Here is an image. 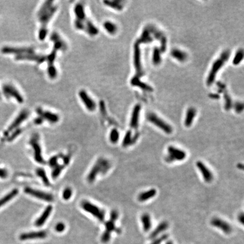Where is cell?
Returning a JSON list of instances; mask_svg holds the SVG:
<instances>
[{
    "mask_svg": "<svg viewBox=\"0 0 244 244\" xmlns=\"http://www.w3.org/2000/svg\"><path fill=\"white\" fill-rule=\"evenodd\" d=\"M2 92L7 98H14L18 102H24L23 97L14 86L10 84H5L2 86Z\"/></svg>",
    "mask_w": 244,
    "mask_h": 244,
    "instance_id": "9",
    "label": "cell"
},
{
    "mask_svg": "<svg viewBox=\"0 0 244 244\" xmlns=\"http://www.w3.org/2000/svg\"><path fill=\"white\" fill-rule=\"evenodd\" d=\"M36 173L40 178H41L44 183L46 186H49V185H50V183L49 182V181L48 178H47V176L46 175V173H45V172L43 169L38 168L36 170Z\"/></svg>",
    "mask_w": 244,
    "mask_h": 244,
    "instance_id": "40",
    "label": "cell"
},
{
    "mask_svg": "<svg viewBox=\"0 0 244 244\" xmlns=\"http://www.w3.org/2000/svg\"><path fill=\"white\" fill-rule=\"evenodd\" d=\"M22 132V130L18 128V130H15V131H14V132L11 134V136H10L8 138H7V141H13L14 138H15L18 136L19 135V134L21 133Z\"/></svg>",
    "mask_w": 244,
    "mask_h": 244,
    "instance_id": "47",
    "label": "cell"
},
{
    "mask_svg": "<svg viewBox=\"0 0 244 244\" xmlns=\"http://www.w3.org/2000/svg\"><path fill=\"white\" fill-rule=\"evenodd\" d=\"M237 167L240 170H243V168H244V165L243 164H241V163H239L237 164Z\"/></svg>",
    "mask_w": 244,
    "mask_h": 244,
    "instance_id": "53",
    "label": "cell"
},
{
    "mask_svg": "<svg viewBox=\"0 0 244 244\" xmlns=\"http://www.w3.org/2000/svg\"><path fill=\"white\" fill-rule=\"evenodd\" d=\"M118 217H119L118 213L116 210H113L111 212V215H110V220L115 222L118 219Z\"/></svg>",
    "mask_w": 244,
    "mask_h": 244,
    "instance_id": "48",
    "label": "cell"
},
{
    "mask_svg": "<svg viewBox=\"0 0 244 244\" xmlns=\"http://www.w3.org/2000/svg\"><path fill=\"white\" fill-rule=\"evenodd\" d=\"M81 206L84 210L92 214L98 221L102 222L104 220L105 211L96 205H93L89 201H84L82 202Z\"/></svg>",
    "mask_w": 244,
    "mask_h": 244,
    "instance_id": "6",
    "label": "cell"
},
{
    "mask_svg": "<svg viewBox=\"0 0 244 244\" xmlns=\"http://www.w3.org/2000/svg\"><path fill=\"white\" fill-rule=\"evenodd\" d=\"M103 27L105 31L110 35H115L118 31V27L116 24L109 21L104 23Z\"/></svg>",
    "mask_w": 244,
    "mask_h": 244,
    "instance_id": "33",
    "label": "cell"
},
{
    "mask_svg": "<svg viewBox=\"0 0 244 244\" xmlns=\"http://www.w3.org/2000/svg\"><path fill=\"white\" fill-rule=\"evenodd\" d=\"M47 236V233L45 231H38V232H31L24 233L21 235L19 239L22 241H25L32 239H44Z\"/></svg>",
    "mask_w": 244,
    "mask_h": 244,
    "instance_id": "22",
    "label": "cell"
},
{
    "mask_svg": "<svg viewBox=\"0 0 244 244\" xmlns=\"http://www.w3.org/2000/svg\"><path fill=\"white\" fill-rule=\"evenodd\" d=\"M196 166L200 170L205 181L208 183L211 182L214 178V176L210 169L202 161L200 160L197 162Z\"/></svg>",
    "mask_w": 244,
    "mask_h": 244,
    "instance_id": "20",
    "label": "cell"
},
{
    "mask_svg": "<svg viewBox=\"0 0 244 244\" xmlns=\"http://www.w3.org/2000/svg\"><path fill=\"white\" fill-rule=\"evenodd\" d=\"M166 244H174V243L171 241H168L166 243Z\"/></svg>",
    "mask_w": 244,
    "mask_h": 244,
    "instance_id": "54",
    "label": "cell"
},
{
    "mask_svg": "<svg viewBox=\"0 0 244 244\" xmlns=\"http://www.w3.org/2000/svg\"><path fill=\"white\" fill-rule=\"evenodd\" d=\"M54 1H46L41 5L37 12V17L41 24L39 31V38L43 41L47 33V25L57 10Z\"/></svg>",
    "mask_w": 244,
    "mask_h": 244,
    "instance_id": "1",
    "label": "cell"
},
{
    "mask_svg": "<svg viewBox=\"0 0 244 244\" xmlns=\"http://www.w3.org/2000/svg\"><path fill=\"white\" fill-rule=\"evenodd\" d=\"M161 53L162 51L159 48L155 47L153 49L152 53V62L155 66L160 65L162 62Z\"/></svg>",
    "mask_w": 244,
    "mask_h": 244,
    "instance_id": "34",
    "label": "cell"
},
{
    "mask_svg": "<svg viewBox=\"0 0 244 244\" xmlns=\"http://www.w3.org/2000/svg\"><path fill=\"white\" fill-rule=\"evenodd\" d=\"M209 97L211 98L215 99V100H217V99L218 100V98H220V96L217 93H211L209 94Z\"/></svg>",
    "mask_w": 244,
    "mask_h": 244,
    "instance_id": "51",
    "label": "cell"
},
{
    "mask_svg": "<svg viewBox=\"0 0 244 244\" xmlns=\"http://www.w3.org/2000/svg\"><path fill=\"white\" fill-rule=\"evenodd\" d=\"M36 111L41 118L43 120L45 119L49 123H56L59 120V116L50 111H44L41 109H38L36 110Z\"/></svg>",
    "mask_w": 244,
    "mask_h": 244,
    "instance_id": "21",
    "label": "cell"
},
{
    "mask_svg": "<svg viewBox=\"0 0 244 244\" xmlns=\"http://www.w3.org/2000/svg\"><path fill=\"white\" fill-rule=\"evenodd\" d=\"M141 110V105L139 104L135 105L133 108L130 120V127L134 130L137 129L138 127L139 116Z\"/></svg>",
    "mask_w": 244,
    "mask_h": 244,
    "instance_id": "23",
    "label": "cell"
},
{
    "mask_svg": "<svg viewBox=\"0 0 244 244\" xmlns=\"http://www.w3.org/2000/svg\"><path fill=\"white\" fill-rule=\"evenodd\" d=\"M167 151L168 154L165 157V160L168 163H171L175 160H183L187 156V154L184 150L172 146H168Z\"/></svg>",
    "mask_w": 244,
    "mask_h": 244,
    "instance_id": "7",
    "label": "cell"
},
{
    "mask_svg": "<svg viewBox=\"0 0 244 244\" xmlns=\"http://www.w3.org/2000/svg\"><path fill=\"white\" fill-rule=\"evenodd\" d=\"M43 119L42 118H41L40 116H39L38 118H37L35 120V123L36 124H40L43 123Z\"/></svg>",
    "mask_w": 244,
    "mask_h": 244,
    "instance_id": "52",
    "label": "cell"
},
{
    "mask_svg": "<svg viewBox=\"0 0 244 244\" xmlns=\"http://www.w3.org/2000/svg\"><path fill=\"white\" fill-rule=\"evenodd\" d=\"M7 176H8L7 171L5 169L0 168V178H5L7 177Z\"/></svg>",
    "mask_w": 244,
    "mask_h": 244,
    "instance_id": "49",
    "label": "cell"
},
{
    "mask_svg": "<svg viewBox=\"0 0 244 244\" xmlns=\"http://www.w3.org/2000/svg\"><path fill=\"white\" fill-rule=\"evenodd\" d=\"M50 40L53 43L54 50L65 51L67 49L66 43L57 32H53L50 36Z\"/></svg>",
    "mask_w": 244,
    "mask_h": 244,
    "instance_id": "19",
    "label": "cell"
},
{
    "mask_svg": "<svg viewBox=\"0 0 244 244\" xmlns=\"http://www.w3.org/2000/svg\"><path fill=\"white\" fill-rule=\"evenodd\" d=\"M79 97L88 110L93 111L96 110V104L95 101L86 90H80L79 92Z\"/></svg>",
    "mask_w": 244,
    "mask_h": 244,
    "instance_id": "15",
    "label": "cell"
},
{
    "mask_svg": "<svg viewBox=\"0 0 244 244\" xmlns=\"http://www.w3.org/2000/svg\"><path fill=\"white\" fill-rule=\"evenodd\" d=\"M141 221L144 231L146 232L149 231L152 228V220L150 216L147 213L143 214L141 217Z\"/></svg>",
    "mask_w": 244,
    "mask_h": 244,
    "instance_id": "31",
    "label": "cell"
},
{
    "mask_svg": "<svg viewBox=\"0 0 244 244\" xmlns=\"http://www.w3.org/2000/svg\"><path fill=\"white\" fill-rule=\"evenodd\" d=\"M133 64L136 70V76L138 77H142L144 75V71L143 70L141 58V50L140 45L136 43L134 45L133 52Z\"/></svg>",
    "mask_w": 244,
    "mask_h": 244,
    "instance_id": "8",
    "label": "cell"
},
{
    "mask_svg": "<svg viewBox=\"0 0 244 244\" xmlns=\"http://www.w3.org/2000/svg\"><path fill=\"white\" fill-rule=\"evenodd\" d=\"M223 91H224V102H225L224 109L225 110L228 111L233 106L232 99L231 96L229 95V94L227 92V90L224 89Z\"/></svg>",
    "mask_w": 244,
    "mask_h": 244,
    "instance_id": "37",
    "label": "cell"
},
{
    "mask_svg": "<svg viewBox=\"0 0 244 244\" xmlns=\"http://www.w3.org/2000/svg\"><path fill=\"white\" fill-rule=\"evenodd\" d=\"M110 167V163L107 160L102 158L99 159L89 172L87 178L88 181L89 182H93L99 173H105L109 169Z\"/></svg>",
    "mask_w": 244,
    "mask_h": 244,
    "instance_id": "4",
    "label": "cell"
},
{
    "mask_svg": "<svg viewBox=\"0 0 244 244\" xmlns=\"http://www.w3.org/2000/svg\"><path fill=\"white\" fill-rule=\"evenodd\" d=\"M63 168H64L63 166L55 167L52 172V177L53 178H57L58 176V175L60 174V173L61 172Z\"/></svg>",
    "mask_w": 244,
    "mask_h": 244,
    "instance_id": "45",
    "label": "cell"
},
{
    "mask_svg": "<svg viewBox=\"0 0 244 244\" xmlns=\"http://www.w3.org/2000/svg\"><path fill=\"white\" fill-rule=\"evenodd\" d=\"M132 132L131 131H128L123 138V146L124 147H127L130 145H132Z\"/></svg>",
    "mask_w": 244,
    "mask_h": 244,
    "instance_id": "39",
    "label": "cell"
},
{
    "mask_svg": "<svg viewBox=\"0 0 244 244\" xmlns=\"http://www.w3.org/2000/svg\"><path fill=\"white\" fill-rule=\"evenodd\" d=\"M30 144L34 150V157L36 161L41 164L45 163L44 160L41 154V148L39 142V137L37 134L33 135L30 140Z\"/></svg>",
    "mask_w": 244,
    "mask_h": 244,
    "instance_id": "13",
    "label": "cell"
},
{
    "mask_svg": "<svg viewBox=\"0 0 244 244\" xmlns=\"http://www.w3.org/2000/svg\"><path fill=\"white\" fill-rule=\"evenodd\" d=\"M156 195V191L155 189H151L147 191L143 192L139 194L138 196V200L140 202H145L150 200Z\"/></svg>",
    "mask_w": 244,
    "mask_h": 244,
    "instance_id": "30",
    "label": "cell"
},
{
    "mask_svg": "<svg viewBox=\"0 0 244 244\" xmlns=\"http://www.w3.org/2000/svg\"><path fill=\"white\" fill-rule=\"evenodd\" d=\"M28 111L27 110H23L21 111L19 114V115L17 116V117L15 119V120L13 121V122L10 125V126L7 129V130L5 132L4 134L5 136H7V134L10 132L17 128L28 118Z\"/></svg>",
    "mask_w": 244,
    "mask_h": 244,
    "instance_id": "16",
    "label": "cell"
},
{
    "mask_svg": "<svg viewBox=\"0 0 244 244\" xmlns=\"http://www.w3.org/2000/svg\"><path fill=\"white\" fill-rule=\"evenodd\" d=\"M53 207L51 206H48L44 210L41 216L35 221V225L36 227H40L44 224L45 223L49 218V217L52 211Z\"/></svg>",
    "mask_w": 244,
    "mask_h": 244,
    "instance_id": "26",
    "label": "cell"
},
{
    "mask_svg": "<svg viewBox=\"0 0 244 244\" xmlns=\"http://www.w3.org/2000/svg\"><path fill=\"white\" fill-rule=\"evenodd\" d=\"M72 195V191L70 188H66L62 193V197L65 200H68Z\"/></svg>",
    "mask_w": 244,
    "mask_h": 244,
    "instance_id": "43",
    "label": "cell"
},
{
    "mask_svg": "<svg viewBox=\"0 0 244 244\" xmlns=\"http://www.w3.org/2000/svg\"><path fill=\"white\" fill-rule=\"evenodd\" d=\"M15 59L17 61H31L36 62L38 64H41L46 61V56L36 54L35 52L28 54H25L20 55H17Z\"/></svg>",
    "mask_w": 244,
    "mask_h": 244,
    "instance_id": "17",
    "label": "cell"
},
{
    "mask_svg": "<svg viewBox=\"0 0 244 244\" xmlns=\"http://www.w3.org/2000/svg\"><path fill=\"white\" fill-rule=\"evenodd\" d=\"M115 222L113 221L110 220L105 223L106 230L105 231V233H107L109 235H111L112 232H116L118 233H120L121 232V230L119 228H116Z\"/></svg>",
    "mask_w": 244,
    "mask_h": 244,
    "instance_id": "36",
    "label": "cell"
},
{
    "mask_svg": "<svg viewBox=\"0 0 244 244\" xmlns=\"http://www.w3.org/2000/svg\"><path fill=\"white\" fill-rule=\"evenodd\" d=\"M168 237V235L167 234H164L162 236H160L159 237L155 238L153 239V241L150 244H161L162 243L166 240Z\"/></svg>",
    "mask_w": 244,
    "mask_h": 244,
    "instance_id": "42",
    "label": "cell"
},
{
    "mask_svg": "<svg viewBox=\"0 0 244 244\" xmlns=\"http://www.w3.org/2000/svg\"><path fill=\"white\" fill-rule=\"evenodd\" d=\"M119 138V133L118 131L114 128L111 130V132L110 133V140L112 143L115 144L116 143Z\"/></svg>",
    "mask_w": 244,
    "mask_h": 244,
    "instance_id": "41",
    "label": "cell"
},
{
    "mask_svg": "<svg viewBox=\"0 0 244 244\" xmlns=\"http://www.w3.org/2000/svg\"><path fill=\"white\" fill-rule=\"evenodd\" d=\"M141 78L134 75L131 80V84L135 87H137L147 92H153V89L146 83L143 82L140 79Z\"/></svg>",
    "mask_w": 244,
    "mask_h": 244,
    "instance_id": "25",
    "label": "cell"
},
{
    "mask_svg": "<svg viewBox=\"0 0 244 244\" xmlns=\"http://www.w3.org/2000/svg\"><path fill=\"white\" fill-rule=\"evenodd\" d=\"M168 225H169L168 222L166 221H163L160 223L154 229V231L152 232V233L150 235L149 238L150 239H154L155 238H156L159 234H160L161 233L166 231L168 228Z\"/></svg>",
    "mask_w": 244,
    "mask_h": 244,
    "instance_id": "28",
    "label": "cell"
},
{
    "mask_svg": "<svg viewBox=\"0 0 244 244\" xmlns=\"http://www.w3.org/2000/svg\"><path fill=\"white\" fill-rule=\"evenodd\" d=\"M75 20L74 25L78 30L84 31L90 36L96 35L98 32V28L87 17L84 7L82 3L76 4L74 7Z\"/></svg>",
    "mask_w": 244,
    "mask_h": 244,
    "instance_id": "2",
    "label": "cell"
},
{
    "mask_svg": "<svg viewBox=\"0 0 244 244\" xmlns=\"http://www.w3.org/2000/svg\"><path fill=\"white\" fill-rule=\"evenodd\" d=\"M148 121L167 134H171L173 131L172 127L159 116L153 112H149L146 115Z\"/></svg>",
    "mask_w": 244,
    "mask_h": 244,
    "instance_id": "5",
    "label": "cell"
},
{
    "mask_svg": "<svg viewBox=\"0 0 244 244\" xmlns=\"http://www.w3.org/2000/svg\"><path fill=\"white\" fill-rule=\"evenodd\" d=\"M235 110L237 113H241L244 110V105L243 103L240 102H237L234 105Z\"/></svg>",
    "mask_w": 244,
    "mask_h": 244,
    "instance_id": "44",
    "label": "cell"
},
{
    "mask_svg": "<svg viewBox=\"0 0 244 244\" xmlns=\"http://www.w3.org/2000/svg\"><path fill=\"white\" fill-rule=\"evenodd\" d=\"M56 55L57 51L53 49L47 56H46V61L47 63V74L51 79H54L57 76V71L54 65Z\"/></svg>",
    "mask_w": 244,
    "mask_h": 244,
    "instance_id": "11",
    "label": "cell"
},
{
    "mask_svg": "<svg viewBox=\"0 0 244 244\" xmlns=\"http://www.w3.org/2000/svg\"><path fill=\"white\" fill-rule=\"evenodd\" d=\"M1 52L6 54H15L17 56L25 54L32 53L35 52V50L32 47H30L4 46L2 48Z\"/></svg>",
    "mask_w": 244,
    "mask_h": 244,
    "instance_id": "10",
    "label": "cell"
},
{
    "mask_svg": "<svg viewBox=\"0 0 244 244\" xmlns=\"http://www.w3.org/2000/svg\"><path fill=\"white\" fill-rule=\"evenodd\" d=\"M146 27L149 30L151 34L153 35V37H154L155 39L160 41V49L162 52H164L166 50V45H167V39L165 35L163 34V33L162 31L156 29L155 27L153 25H149Z\"/></svg>",
    "mask_w": 244,
    "mask_h": 244,
    "instance_id": "14",
    "label": "cell"
},
{
    "mask_svg": "<svg viewBox=\"0 0 244 244\" xmlns=\"http://www.w3.org/2000/svg\"><path fill=\"white\" fill-rule=\"evenodd\" d=\"M171 55L176 60L181 62H185L188 58V55L185 51L178 48L173 49L171 51Z\"/></svg>",
    "mask_w": 244,
    "mask_h": 244,
    "instance_id": "29",
    "label": "cell"
},
{
    "mask_svg": "<svg viewBox=\"0 0 244 244\" xmlns=\"http://www.w3.org/2000/svg\"><path fill=\"white\" fill-rule=\"evenodd\" d=\"M210 224L212 226L222 230L225 234H230L232 232V228L231 225L225 221L218 218H214L211 219Z\"/></svg>",
    "mask_w": 244,
    "mask_h": 244,
    "instance_id": "18",
    "label": "cell"
},
{
    "mask_svg": "<svg viewBox=\"0 0 244 244\" xmlns=\"http://www.w3.org/2000/svg\"><path fill=\"white\" fill-rule=\"evenodd\" d=\"M237 219H238V221H239V222H240V223H241L242 224H244V213H240L239 215V216H238V218H237Z\"/></svg>",
    "mask_w": 244,
    "mask_h": 244,
    "instance_id": "50",
    "label": "cell"
},
{
    "mask_svg": "<svg viewBox=\"0 0 244 244\" xmlns=\"http://www.w3.org/2000/svg\"><path fill=\"white\" fill-rule=\"evenodd\" d=\"M196 114L197 110L195 108L191 107L188 109L184 120V125L187 127H189L192 126L193 120L196 117Z\"/></svg>",
    "mask_w": 244,
    "mask_h": 244,
    "instance_id": "27",
    "label": "cell"
},
{
    "mask_svg": "<svg viewBox=\"0 0 244 244\" xmlns=\"http://www.w3.org/2000/svg\"><path fill=\"white\" fill-rule=\"evenodd\" d=\"M19 191L17 189H13L10 192L0 199V207L5 205L6 203L14 198L18 193Z\"/></svg>",
    "mask_w": 244,
    "mask_h": 244,
    "instance_id": "32",
    "label": "cell"
},
{
    "mask_svg": "<svg viewBox=\"0 0 244 244\" xmlns=\"http://www.w3.org/2000/svg\"><path fill=\"white\" fill-rule=\"evenodd\" d=\"M104 2L105 3L106 5L118 11H120L123 10L124 6L123 3V1H106Z\"/></svg>",
    "mask_w": 244,
    "mask_h": 244,
    "instance_id": "35",
    "label": "cell"
},
{
    "mask_svg": "<svg viewBox=\"0 0 244 244\" xmlns=\"http://www.w3.org/2000/svg\"><path fill=\"white\" fill-rule=\"evenodd\" d=\"M243 58H244V51L243 49H239L236 53L233 58L232 63L234 65L237 66L241 62V61L243 60Z\"/></svg>",
    "mask_w": 244,
    "mask_h": 244,
    "instance_id": "38",
    "label": "cell"
},
{
    "mask_svg": "<svg viewBox=\"0 0 244 244\" xmlns=\"http://www.w3.org/2000/svg\"><path fill=\"white\" fill-rule=\"evenodd\" d=\"M153 41V37L149 30L147 27L144 29L140 38L137 40V43L141 44H149Z\"/></svg>",
    "mask_w": 244,
    "mask_h": 244,
    "instance_id": "24",
    "label": "cell"
},
{
    "mask_svg": "<svg viewBox=\"0 0 244 244\" xmlns=\"http://www.w3.org/2000/svg\"><path fill=\"white\" fill-rule=\"evenodd\" d=\"M66 226L65 224L63 223H58V224H56L55 227V229L57 232L61 233L64 231V230L65 229Z\"/></svg>",
    "mask_w": 244,
    "mask_h": 244,
    "instance_id": "46",
    "label": "cell"
},
{
    "mask_svg": "<svg viewBox=\"0 0 244 244\" xmlns=\"http://www.w3.org/2000/svg\"><path fill=\"white\" fill-rule=\"evenodd\" d=\"M229 56V50H225L222 52L219 57L213 63L206 80V83L207 86H211L214 82L217 74L221 69L222 67L224 66L225 63L228 60Z\"/></svg>",
    "mask_w": 244,
    "mask_h": 244,
    "instance_id": "3",
    "label": "cell"
},
{
    "mask_svg": "<svg viewBox=\"0 0 244 244\" xmlns=\"http://www.w3.org/2000/svg\"><path fill=\"white\" fill-rule=\"evenodd\" d=\"M24 192L35 198L39 199V200L47 202H52L54 201V197L51 194L29 187H26L24 189Z\"/></svg>",
    "mask_w": 244,
    "mask_h": 244,
    "instance_id": "12",
    "label": "cell"
}]
</instances>
